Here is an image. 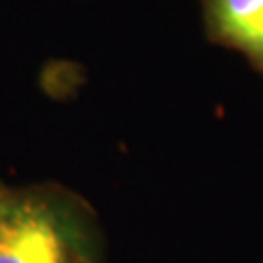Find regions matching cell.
Returning <instances> with one entry per match:
<instances>
[{
  "label": "cell",
  "instance_id": "1",
  "mask_svg": "<svg viewBox=\"0 0 263 263\" xmlns=\"http://www.w3.org/2000/svg\"><path fill=\"white\" fill-rule=\"evenodd\" d=\"M0 263H105L95 209L57 182L3 184Z\"/></svg>",
  "mask_w": 263,
  "mask_h": 263
},
{
  "label": "cell",
  "instance_id": "3",
  "mask_svg": "<svg viewBox=\"0 0 263 263\" xmlns=\"http://www.w3.org/2000/svg\"><path fill=\"white\" fill-rule=\"evenodd\" d=\"M0 186H3V182H0Z\"/></svg>",
  "mask_w": 263,
  "mask_h": 263
},
{
  "label": "cell",
  "instance_id": "2",
  "mask_svg": "<svg viewBox=\"0 0 263 263\" xmlns=\"http://www.w3.org/2000/svg\"><path fill=\"white\" fill-rule=\"evenodd\" d=\"M204 35L239 53L263 77V0H200Z\"/></svg>",
  "mask_w": 263,
  "mask_h": 263
}]
</instances>
